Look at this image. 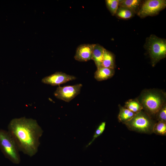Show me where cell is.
I'll return each instance as SVG.
<instances>
[{
  "label": "cell",
  "instance_id": "obj_11",
  "mask_svg": "<svg viewBox=\"0 0 166 166\" xmlns=\"http://www.w3.org/2000/svg\"><path fill=\"white\" fill-rule=\"evenodd\" d=\"M105 48L98 44H94L92 60L97 68L102 66Z\"/></svg>",
  "mask_w": 166,
  "mask_h": 166
},
{
  "label": "cell",
  "instance_id": "obj_6",
  "mask_svg": "<svg viewBox=\"0 0 166 166\" xmlns=\"http://www.w3.org/2000/svg\"><path fill=\"white\" fill-rule=\"evenodd\" d=\"M166 7L165 0H146L142 2L137 13L141 18L157 15Z\"/></svg>",
  "mask_w": 166,
  "mask_h": 166
},
{
  "label": "cell",
  "instance_id": "obj_18",
  "mask_svg": "<svg viewBox=\"0 0 166 166\" xmlns=\"http://www.w3.org/2000/svg\"><path fill=\"white\" fill-rule=\"evenodd\" d=\"M153 132L156 134L164 135L166 133V123L165 122L158 121L155 124L153 128Z\"/></svg>",
  "mask_w": 166,
  "mask_h": 166
},
{
  "label": "cell",
  "instance_id": "obj_4",
  "mask_svg": "<svg viewBox=\"0 0 166 166\" xmlns=\"http://www.w3.org/2000/svg\"><path fill=\"white\" fill-rule=\"evenodd\" d=\"M0 145L6 156L12 162L16 164L20 163L19 150L9 132L0 130Z\"/></svg>",
  "mask_w": 166,
  "mask_h": 166
},
{
  "label": "cell",
  "instance_id": "obj_16",
  "mask_svg": "<svg viewBox=\"0 0 166 166\" xmlns=\"http://www.w3.org/2000/svg\"><path fill=\"white\" fill-rule=\"evenodd\" d=\"M134 14L130 10L125 8L119 6L115 15L119 18L126 19L131 18Z\"/></svg>",
  "mask_w": 166,
  "mask_h": 166
},
{
  "label": "cell",
  "instance_id": "obj_13",
  "mask_svg": "<svg viewBox=\"0 0 166 166\" xmlns=\"http://www.w3.org/2000/svg\"><path fill=\"white\" fill-rule=\"evenodd\" d=\"M102 66L112 69H114L115 57L114 54L108 50L105 49Z\"/></svg>",
  "mask_w": 166,
  "mask_h": 166
},
{
  "label": "cell",
  "instance_id": "obj_15",
  "mask_svg": "<svg viewBox=\"0 0 166 166\" xmlns=\"http://www.w3.org/2000/svg\"><path fill=\"white\" fill-rule=\"evenodd\" d=\"M124 107L135 114L143 109L141 104L137 99L129 100L125 102Z\"/></svg>",
  "mask_w": 166,
  "mask_h": 166
},
{
  "label": "cell",
  "instance_id": "obj_8",
  "mask_svg": "<svg viewBox=\"0 0 166 166\" xmlns=\"http://www.w3.org/2000/svg\"><path fill=\"white\" fill-rule=\"evenodd\" d=\"M76 77L61 72H57L42 79V82L44 84L53 86L59 85L61 84L76 79Z\"/></svg>",
  "mask_w": 166,
  "mask_h": 166
},
{
  "label": "cell",
  "instance_id": "obj_20",
  "mask_svg": "<svg viewBox=\"0 0 166 166\" xmlns=\"http://www.w3.org/2000/svg\"><path fill=\"white\" fill-rule=\"evenodd\" d=\"M158 121H166V105H164L156 114Z\"/></svg>",
  "mask_w": 166,
  "mask_h": 166
},
{
  "label": "cell",
  "instance_id": "obj_19",
  "mask_svg": "<svg viewBox=\"0 0 166 166\" xmlns=\"http://www.w3.org/2000/svg\"><path fill=\"white\" fill-rule=\"evenodd\" d=\"M106 122H102L98 126L96 129L93 136L92 140L89 142L86 146L87 147L89 146L96 139L100 136L104 132L105 128Z\"/></svg>",
  "mask_w": 166,
  "mask_h": 166
},
{
  "label": "cell",
  "instance_id": "obj_9",
  "mask_svg": "<svg viewBox=\"0 0 166 166\" xmlns=\"http://www.w3.org/2000/svg\"><path fill=\"white\" fill-rule=\"evenodd\" d=\"M94 44H83L77 48L74 57L78 61L85 62L92 60Z\"/></svg>",
  "mask_w": 166,
  "mask_h": 166
},
{
  "label": "cell",
  "instance_id": "obj_10",
  "mask_svg": "<svg viewBox=\"0 0 166 166\" xmlns=\"http://www.w3.org/2000/svg\"><path fill=\"white\" fill-rule=\"evenodd\" d=\"M114 69L101 66L97 68L94 73V78L97 81L105 80L111 78L114 75Z\"/></svg>",
  "mask_w": 166,
  "mask_h": 166
},
{
  "label": "cell",
  "instance_id": "obj_7",
  "mask_svg": "<svg viewBox=\"0 0 166 166\" xmlns=\"http://www.w3.org/2000/svg\"><path fill=\"white\" fill-rule=\"evenodd\" d=\"M82 86L81 84L58 87L54 93L58 99L69 102L78 95Z\"/></svg>",
  "mask_w": 166,
  "mask_h": 166
},
{
  "label": "cell",
  "instance_id": "obj_5",
  "mask_svg": "<svg viewBox=\"0 0 166 166\" xmlns=\"http://www.w3.org/2000/svg\"><path fill=\"white\" fill-rule=\"evenodd\" d=\"M125 124L130 130L144 133L153 131L155 124L149 116L142 111L136 114L131 119Z\"/></svg>",
  "mask_w": 166,
  "mask_h": 166
},
{
  "label": "cell",
  "instance_id": "obj_17",
  "mask_svg": "<svg viewBox=\"0 0 166 166\" xmlns=\"http://www.w3.org/2000/svg\"><path fill=\"white\" fill-rule=\"evenodd\" d=\"M120 0H106V6L113 16L115 15L119 7Z\"/></svg>",
  "mask_w": 166,
  "mask_h": 166
},
{
  "label": "cell",
  "instance_id": "obj_14",
  "mask_svg": "<svg viewBox=\"0 0 166 166\" xmlns=\"http://www.w3.org/2000/svg\"><path fill=\"white\" fill-rule=\"evenodd\" d=\"M119 107L120 111L118 119L120 122L123 123L125 124L130 121L136 114L124 107L119 105Z\"/></svg>",
  "mask_w": 166,
  "mask_h": 166
},
{
  "label": "cell",
  "instance_id": "obj_1",
  "mask_svg": "<svg viewBox=\"0 0 166 166\" xmlns=\"http://www.w3.org/2000/svg\"><path fill=\"white\" fill-rule=\"evenodd\" d=\"M8 129L19 151L30 157L37 152L43 131L36 120L25 117L14 118Z\"/></svg>",
  "mask_w": 166,
  "mask_h": 166
},
{
  "label": "cell",
  "instance_id": "obj_12",
  "mask_svg": "<svg viewBox=\"0 0 166 166\" xmlns=\"http://www.w3.org/2000/svg\"><path fill=\"white\" fill-rule=\"evenodd\" d=\"M140 0H120L119 6L126 8L137 14L142 2Z\"/></svg>",
  "mask_w": 166,
  "mask_h": 166
},
{
  "label": "cell",
  "instance_id": "obj_2",
  "mask_svg": "<svg viewBox=\"0 0 166 166\" xmlns=\"http://www.w3.org/2000/svg\"><path fill=\"white\" fill-rule=\"evenodd\" d=\"M165 96L160 90L148 89L143 91L138 100L147 113L155 115L165 104Z\"/></svg>",
  "mask_w": 166,
  "mask_h": 166
},
{
  "label": "cell",
  "instance_id": "obj_3",
  "mask_svg": "<svg viewBox=\"0 0 166 166\" xmlns=\"http://www.w3.org/2000/svg\"><path fill=\"white\" fill-rule=\"evenodd\" d=\"M145 48L149 55L152 66L166 56V40L152 34L147 38Z\"/></svg>",
  "mask_w": 166,
  "mask_h": 166
}]
</instances>
